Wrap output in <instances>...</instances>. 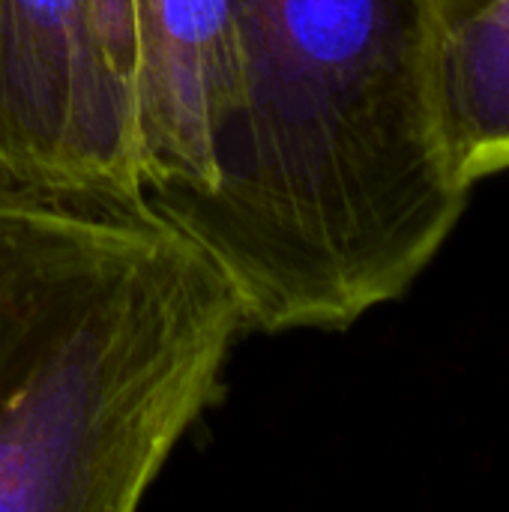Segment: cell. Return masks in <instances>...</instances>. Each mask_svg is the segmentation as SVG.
Wrapping results in <instances>:
<instances>
[{"mask_svg":"<svg viewBox=\"0 0 509 512\" xmlns=\"http://www.w3.org/2000/svg\"><path fill=\"white\" fill-rule=\"evenodd\" d=\"M453 0H237L240 90L207 192H144L261 333L348 330L399 300L474 183L444 102Z\"/></svg>","mask_w":509,"mask_h":512,"instance_id":"obj_1","label":"cell"},{"mask_svg":"<svg viewBox=\"0 0 509 512\" xmlns=\"http://www.w3.org/2000/svg\"><path fill=\"white\" fill-rule=\"evenodd\" d=\"M246 330L144 192L0 168V512L135 510Z\"/></svg>","mask_w":509,"mask_h":512,"instance_id":"obj_2","label":"cell"},{"mask_svg":"<svg viewBox=\"0 0 509 512\" xmlns=\"http://www.w3.org/2000/svg\"><path fill=\"white\" fill-rule=\"evenodd\" d=\"M0 168L144 192L135 96L84 0H0Z\"/></svg>","mask_w":509,"mask_h":512,"instance_id":"obj_3","label":"cell"},{"mask_svg":"<svg viewBox=\"0 0 509 512\" xmlns=\"http://www.w3.org/2000/svg\"><path fill=\"white\" fill-rule=\"evenodd\" d=\"M144 192H207L237 105V0H135Z\"/></svg>","mask_w":509,"mask_h":512,"instance_id":"obj_4","label":"cell"},{"mask_svg":"<svg viewBox=\"0 0 509 512\" xmlns=\"http://www.w3.org/2000/svg\"><path fill=\"white\" fill-rule=\"evenodd\" d=\"M444 102L462 174L477 183L509 168V0L450 12Z\"/></svg>","mask_w":509,"mask_h":512,"instance_id":"obj_5","label":"cell"},{"mask_svg":"<svg viewBox=\"0 0 509 512\" xmlns=\"http://www.w3.org/2000/svg\"><path fill=\"white\" fill-rule=\"evenodd\" d=\"M96 36L120 75V81L135 96L138 78V24H135V0H84ZM138 108V102H135Z\"/></svg>","mask_w":509,"mask_h":512,"instance_id":"obj_6","label":"cell"},{"mask_svg":"<svg viewBox=\"0 0 509 512\" xmlns=\"http://www.w3.org/2000/svg\"><path fill=\"white\" fill-rule=\"evenodd\" d=\"M477 0H453V12H462V9H471Z\"/></svg>","mask_w":509,"mask_h":512,"instance_id":"obj_7","label":"cell"}]
</instances>
